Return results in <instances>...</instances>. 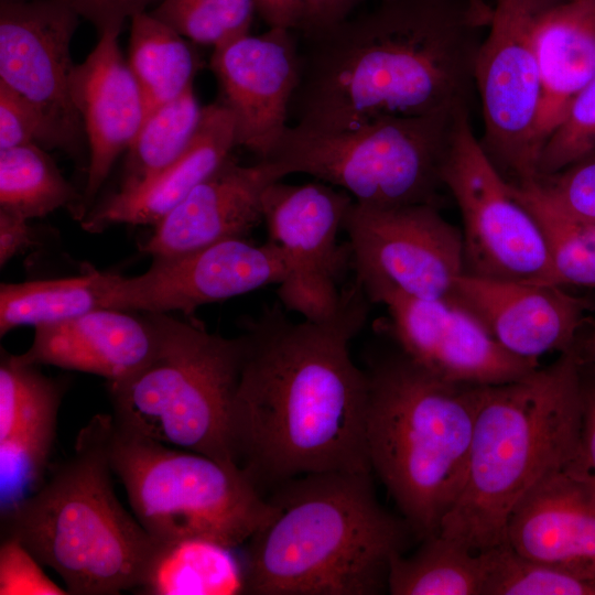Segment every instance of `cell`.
I'll return each mask as SVG.
<instances>
[{"mask_svg": "<svg viewBox=\"0 0 595 595\" xmlns=\"http://www.w3.org/2000/svg\"><path fill=\"white\" fill-rule=\"evenodd\" d=\"M491 10L485 0H382L302 35L289 119L337 132L386 116L470 111Z\"/></svg>", "mask_w": 595, "mask_h": 595, "instance_id": "cell-2", "label": "cell"}, {"mask_svg": "<svg viewBox=\"0 0 595 595\" xmlns=\"http://www.w3.org/2000/svg\"><path fill=\"white\" fill-rule=\"evenodd\" d=\"M376 302L388 311L386 329L398 349L443 380L491 386L516 380L539 367L538 361L506 350L470 313L451 300L386 293Z\"/></svg>", "mask_w": 595, "mask_h": 595, "instance_id": "cell-16", "label": "cell"}, {"mask_svg": "<svg viewBox=\"0 0 595 595\" xmlns=\"http://www.w3.org/2000/svg\"><path fill=\"white\" fill-rule=\"evenodd\" d=\"M365 371L371 472L423 540L464 487L483 386L443 380L399 349Z\"/></svg>", "mask_w": 595, "mask_h": 595, "instance_id": "cell-6", "label": "cell"}, {"mask_svg": "<svg viewBox=\"0 0 595 595\" xmlns=\"http://www.w3.org/2000/svg\"><path fill=\"white\" fill-rule=\"evenodd\" d=\"M518 185L567 217L595 223V150L555 173Z\"/></svg>", "mask_w": 595, "mask_h": 595, "instance_id": "cell-36", "label": "cell"}, {"mask_svg": "<svg viewBox=\"0 0 595 595\" xmlns=\"http://www.w3.org/2000/svg\"><path fill=\"white\" fill-rule=\"evenodd\" d=\"M451 301L470 313L506 350L538 361L575 347L593 303L564 286L463 273Z\"/></svg>", "mask_w": 595, "mask_h": 595, "instance_id": "cell-18", "label": "cell"}, {"mask_svg": "<svg viewBox=\"0 0 595 595\" xmlns=\"http://www.w3.org/2000/svg\"><path fill=\"white\" fill-rule=\"evenodd\" d=\"M31 143L60 149L57 138L40 112L0 84V150Z\"/></svg>", "mask_w": 595, "mask_h": 595, "instance_id": "cell-38", "label": "cell"}, {"mask_svg": "<svg viewBox=\"0 0 595 595\" xmlns=\"http://www.w3.org/2000/svg\"><path fill=\"white\" fill-rule=\"evenodd\" d=\"M257 12L270 28L300 31L307 0H253Z\"/></svg>", "mask_w": 595, "mask_h": 595, "instance_id": "cell-42", "label": "cell"}, {"mask_svg": "<svg viewBox=\"0 0 595 595\" xmlns=\"http://www.w3.org/2000/svg\"><path fill=\"white\" fill-rule=\"evenodd\" d=\"M156 346L151 313L99 309L36 326L32 345L17 356L25 364L89 372L112 383L142 368Z\"/></svg>", "mask_w": 595, "mask_h": 595, "instance_id": "cell-22", "label": "cell"}, {"mask_svg": "<svg viewBox=\"0 0 595 595\" xmlns=\"http://www.w3.org/2000/svg\"><path fill=\"white\" fill-rule=\"evenodd\" d=\"M509 184L542 231L554 284L595 289V223L567 217L526 186Z\"/></svg>", "mask_w": 595, "mask_h": 595, "instance_id": "cell-32", "label": "cell"}, {"mask_svg": "<svg viewBox=\"0 0 595 595\" xmlns=\"http://www.w3.org/2000/svg\"><path fill=\"white\" fill-rule=\"evenodd\" d=\"M82 195L37 144L0 150V208L26 219L68 207L76 218Z\"/></svg>", "mask_w": 595, "mask_h": 595, "instance_id": "cell-31", "label": "cell"}, {"mask_svg": "<svg viewBox=\"0 0 595 595\" xmlns=\"http://www.w3.org/2000/svg\"><path fill=\"white\" fill-rule=\"evenodd\" d=\"M506 545L532 562L595 580V477L584 450L519 501Z\"/></svg>", "mask_w": 595, "mask_h": 595, "instance_id": "cell-19", "label": "cell"}, {"mask_svg": "<svg viewBox=\"0 0 595 595\" xmlns=\"http://www.w3.org/2000/svg\"><path fill=\"white\" fill-rule=\"evenodd\" d=\"M29 219L0 208V266L36 244Z\"/></svg>", "mask_w": 595, "mask_h": 595, "instance_id": "cell-40", "label": "cell"}, {"mask_svg": "<svg viewBox=\"0 0 595 595\" xmlns=\"http://www.w3.org/2000/svg\"><path fill=\"white\" fill-rule=\"evenodd\" d=\"M232 550L203 539L161 543L137 591L147 595L244 594L242 563Z\"/></svg>", "mask_w": 595, "mask_h": 595, "instance_id": "cell-26", "label": "cell"}, {"mask_svg": "<svg viewBox=\"0 0 595 595\" xmlns=\"http://www.w3.org/2000/svg\"><path fill=\"white\" fill-rule=\"evenodd\" d=\"M116 273L85 274L0 285V335L19 326L62 322L106 309V296Z\"/></svg>", "mask_w": 595, "mask_h": 595, "instance_id": "cell-28", "label": "cell"}, {"mask_svg": "<svg viewBox=\"0 0 595 595\" xmlns=\"http://www.w3.org/2000/svg\"><path fill=\"white\" fill-rule=\"evenodd\" d=\"M158 346L128 378L108 383L113 421L139 435L239 466L232 410L242 335L223 337L198 323L151 313Z\"/></svg>", "mask_w": 595, "mask_h": 595, "instance_id": "cell-7", "label": "cell"}, {"mask_svg": "<svg viewBox=\"0 0 595 595\" xmlns=\"http://www.w3.org/2000/svg\"><path fill=\"white\" fill-rule=\"evenodd\" d=\"M237 147L230 111L218 100L203 107L186 150L152 180L129 192H116L91 208L83 228L97 232L113 224L156 225Z\"/></svg>", "mask_w": 595, "mask_h": 595, "instance_id": "cell-23", "label": "cell"}, {"mask_svg": "<svg viewBox=\"0 0 595 595\" xmlns=\"http://www.w3.org/2000/svg\"><path fill=\"white\" fill-rule=\"evenodd\" d=\"M458 112L386 116L337 132L288 126L266 159L347 192L369 207L437 205ZM470 112V111H469Z\"/></svg>", "mask_w": 595, "mask_h": 595, "instance_id": "cell-9", "label": "cell"}, {"mask_svg": "<svg viewBox=\"0 0 595 595\" xmlns=\"http://www.w3.org/2000/svg\"><path fill=\"white\" fill-rule=\"evenodd\" d=\"M595 150V77L570 102L545 140L538 175L555 173ZM536 176V177H537Z\"/></svg>", "mask_w": 595, "mask_h": 595, "instance_id": "cell-35", "label": "cell"}, {"mask_svg": "<svg viewBox=\"0 0 595 595\" xmlns=\"http://www.w3.org/2000/svg\"><path fill=\"white\" fill-rule=\"evenodd\" d=\"M112 414L95 415L74 454L33 495L1 511L4 537L21 541L68 594L138 589L161 542L117 499L109 456Z\"/></svg>", "mask_w": 595, "mask_h": 595, "instance_id": "cell-5", "label": "cell"}, {"mask_svg": "<svg viewBox=\"0 0 595 595\" xmlns=\"http://www.w3.org/2000/svg\"><path fill=\"white\" fill-rule=\"evenodd\" d=\"M119 33L105 32L86 60L75 65L72 94L88 141L87 177L76 219H83L117 158L130 147L148 108L127 60Z\"/></svg>", "mask_w": 595, "mask_h": 595, "instance_id": "cell-21", "label": "cell"}, {"mask_svg": "<svg viewBox=\"0 0 595 595\" xmlns=\"http://www.w3.org/2000/svg\"><path fill=\"white\" fill-rule=\"evenodd\" d=\"M209 65L218 101L234 118L237 145L266 160L289 126L300 78V42L286 29L248 33L214 47Z\"/></svg>", "mask_w": 595, "mask_h": 595, "instance_id": "cell-17", "label": "cell"}, {"mask_svg": "<svg viewBox=\"0 0 595 595\" xmlns=\"http://www.w3.org/2000/svg\"><path fill=\"white\" fill-rule=\"evenodd\" d=\"M289 272L288 257L275 244L230 238L180 256L154 257L137 277L116 274L106 309L191 315L202 305L280 285Z\"/></svg>", "mask_w": 595, "mask_h": 595, "instance_id": "cell-15", "label": "cell"}, {"mask_svg": "<svg viewBox=\"0 0 595 595\" xmlns=\"http://www.w3.org/2000/svg\"><path fill=\"white\" fill-rule=\"evenodd\" d=\"M354 198L331 184H270L262 195V220L270 242L288 257L290 272L278 294L288 311L305 320L334 315L343 299L338 279L350 262L337 237Z\"/></svg>", "mask_w": 595, "mask_h": 595, "instance_id": "cell-13", "label": "cell"}, {"mask_svg": "<svg viewBox=\"0 0 595 595\" xmlns=\"http://www.w3.org/2000/svg\"><path fill=\"white\" fill-rule=\"evenodd\" d=\"M534 45L541 78V152L572 99L595 77V0H556L545 7L536 22Z\"/></svg>", "mask_w": 595, "mask_h": 595, "instance_id": "cell-24", "label": "cell"}, {"mask_svg": "<svg viewBox=\"0 0 595 595\" xmlns=\"http://www.w3.org/2000/svg\"><path fill=\"white\" fill-rule=\"evenodd\" d=\"M343 229L355 281L370 302L386 293L450 300L464 273L462 230L435 204L380 208L354 201Z\"/></svg>", "mask_w": 595, "mask_h": 595, "instance_id": "cell-12", "label": "cell"}, {"mask_svg": "<svg viewBox=\"0 0 595 595\" xmlns=\"http://www.w3.org/2000/svg\"><path fill=\"white\" fill-rule=\"evenodd\" d=\"M39 559L18 539L3 537L0 545L1 595H65L66 588L52 581Z\"/></svg>", "mask_w": 595, "mask_h": 595, "instance_id": "cell-37", "label": "cell"}, {"mask_svg": "<svg viewBox=\"0 0 595 595\" xmlns=\"http://www.w3.org/2000/svg\"><path fill=\"white\" fill-rule=\"evenodd\" d=\"M78 14L95 25L99 35L120 33L127 18H132L161 0H71Z\"/></svg>", "mask_w": 595, "mask_h": 595, "instance_id": "cell-39", "label": "cell"}, {"mask_svg": "<svg viewBox=\"0 0 595 595\" xmlns=\"http://www.w3.org/2000/svg\"><path fill=\"white\" fill-rule=\"evenodd\" d=\"M274 517L247 542L244 594L376 595L403 553L407 522L378 501L371 473L322 472L273 488Z\"/></svg>", "mask_w": 595, "mask_h": 595, "instance_id": "cell-3", "label": "cell"}, {"mask_svg": "<svg viewBox=\"0 0 595 595\" xmlns=\"http://www.w3.org/2000/svg\"><path fill=\"white\" fill-rule=\"evenodd\" d=\"M556 0H495L475 62V87L484 120L480 143L510 183L538 174L537 125L541 78L534 26Z\"/></svg>", "mask_w": 595, "mask_h": 595, "instance_id": "cell-11", "label": "cell"}, {"mask_svg": "<svg viewBox=\"0 0 595 595\" xmlns=\"http://www.w3.org/2000/svg\"><path fill=\"white\" fill-rule=\"evenodd\" d=\"M369 302L355 281L326 320L294 322L273 305L245 325L232 432L259 489L311 473H371L367 376L350 355Z\"/></svg>", "mask_w": 595, "mask_h": 595, "instance_id": "cell-1", "label": "cell"}, {"mask_svg": "<svg viewBox=\"0 0 595 595\" xmlns=\"http://www.w3.org/2000/svg\"><path fill=\"white\" fill-rule=\"evenodd\" d=\"M192 44L150 12L131 18L126 60L140 86L148 113L192 86L201 67L199 56Z\"/></svg>", "mask_w": 595, "mask_h": 595, "instance_id": "cell-27", "label": "cell"}, {"mask_svg": "<svg viewBox=\"0 0 595 595\" xmlns=\"http://www.w3.org/2000/svg\"><path fill=\"white\" fill-rule=\"evenodd\" d=\"M484 595H595V580L527 560L507 545L491 549Z\"/></svg>", "mask_w": 595, "mask_h": 595, "instance_id": "cell-34", "label": "cell"}, {"mask_svg": "<svg viewBox=\"0 0 595 595\" xmlns=\"http://www.w3.org/2000/svg\"><path fill=\"white\" fill-rule=\"evenodd\" d=\"M285 176L275 162L241 165L229 155L154 226L140 250L153 258L173 257L242 238L262 220L266 188Z\"/></svg>", "mask_w": 595, "mask_h": 595, "instance_id": "cell-20", "label": "cell"}, {"mask_svg": "<svg viewBox=\"0 0 595 595\" xmlns=\"http://www.w3.org/2000/svg\"><path fill=\"white\" fill-rule=\"evenodd\" d=\"M589 328L580 336L575 349L585 377L595 382V318L589 320Z\"/></svg>", "mask_w": 595, "mask_h": 595, "instance_id": "cell-44", "label": "cell"}, {"mask_svg": "<svg viewBox=\"0 0 595 595\" xmlns=\"http://www.w3.org/2000/svg\"><path fill=\"white\" fill-rule=\"evenodd\" d=\"M360 0H307L306 11L300 33L318 32L349 18Z\"/></svg>", "mask_w": 595, "mask_h": 595, "instance_id": "cell-41", "label": "cell"}, {"mask_svg": "<svg viewBox=\"0 0 595 595\" xmlns=\"http://www.w3.org/2000/svg\"><path fill=\"white\" fill-rule=\"evenodd\" d=\"M253 0H161L150 13L194 44L217 47L248 34Z\"/></svg>", "mask_w": 595, "mask_h": 595, "instance_id": "cell-33", "label": "cell"}, {"mask_svg": "<svg viewBox=\"0 0 595 595\" xmlns=\"http://www.w3.org/2000/svg\"><path fill=\"white\" fill-rule=\"evenodd\" d=\"M109 456L132 513L161 543L203 539L235 549L277 512L241 467L139 435L115 421Z\"/></svg>", "mask_w": 595, "mask_h": 595, "instance_id": "cell-8", "label": "cell"}, {"mask_svg": "<svg viewBox=\"0 0 595 595\" xmlns=\"http://www.w3.org/2000/svg\"><path fill=\"white\" fill-rule=\"evenodd\" d=\"M79 17L71 0L0 2V84L32 105L72 154L85 133L72 94Z\"/></svg>", "mask_w": 595, "mask_h": 595, "instance_id": "cell-14", "label": "cell"}, {"mask_svg": "<svg viewBox=\"0 0 595 595\" xmlns=\"http://www.w3.org/2000/svg\"><path fill=\"white\" fill-rule=\"evenodd\" d=\"M441 175L462 215L464 273L554 284L542 231L476 138L468 111L456 119Z\"/></svg>", "mask_w": 595, "mask_h": 595, "instance_id": "cell-10", "label": "cell"}, {"mask_svg": "<svg viewBox=\"0 0 595 595\" xmlns=\"http://www.w3.org/2000/svg\"><path fill=\"white\" fill-rule=\"evenodd\" d=\"M31 0H0V2H25Z\"/></svg>", "mask_w": 595, "mask_h": 595, "instance_id": "cell-45", "label": "cell"}, {"mask_svg": "<svg viewBox=\"0 0 595 595\" xmlns=\"http://www.w3.org/2000/svg\"><path fill=\"white\" fill-rule=\"evenodd\" d=\"M202 112L193 86L151 110L127 149L118 192L141 186L177 160L192 141Z\"/></svg>", "mask_w": 595, "mask_h": 595, "instance_id": "cell-30", "label": "cell"}, {"mask_svg": "<svg viewBox=\"0 0 595 595\" xmlns=\"http://www.w3.org/2000/svg\"><path fill=\"white\" fill-rule=\"evenodd\" d=\"M64 390H55L21 414L8 434L0 437L1 511L30 497L45 483Z\"/></svg>", "mask_w": 595, "mask_h": 595, "instance_id": "cell-29", "label": "cell"}, {"mask_svg": "<svg viewBox=\"0 0 595 595\" xmlns=\"http://www.w3.org/2000/svg\"><path fill=\"white\" fill-rule=\"evenodd\" d=\"M491 549L474 552L441 533L428 537L410 555L392 556L388 572L391 595H484Z\"/></svg>", "mask_w": 595, "mask_h": 595, "instance_id": "cell-25", "label": "cell"}, {"mask_svg": "<svg viewBox=\"0 0 595 595\" xmlns=\"http://www.w3.org/2000/svg\"><path fill=\"white\" fill-rule=\"evenodd\" d=\"M583 387L575 347L521 378L482 387L466 480L439 533L474 552L506 545L519 501L583 453Z\"/></svg>", "mask_w": 595, "mask_h": 595, "instance_id": "cell-4", "label": "cell"}, {"mask_svg": "<svg viewBox=\"0 0 595 595\" xmlns=\"http://www.w3.org/2000/svg\"><path fill=\"white\" fill-rule=\"evenodd\" d=\"M583 450L595 477V382L585 376L583 387Z\"/></svg>", "mask_w": 595, "mask_h": 595, "instance_id": "cell-43", "label": "cell"}]
</instances>
